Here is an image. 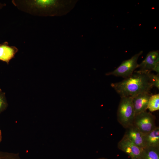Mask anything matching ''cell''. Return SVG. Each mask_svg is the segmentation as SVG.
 Returning <instances> with one entry per match:
<instances>
[{
  "instance_id": "cell-6",
  "label": "cell",
  "mask_w": 159,
  "mask_h": 159,
  "mask_svg": "<svg viewBox=\"0 0 159 159\" xmlns=\"http://www.w3.org/2000/svg\"><path fill=\"white\" fill-rule=\"evenodd\" d=\"M117 147L127 154L131 159H142L144 149L137 146L124 135L118 143Z\"/></svg>"
},
{
  "instance_id": "cell-1",
  "label": "cell",
  "mask_w": 159,
  "mask_h": 159,
  "mask_svg": "<svg viewBox=\"0 0 159 159\" xmlns=\"http://www.w3.org/2000/svg\"><path fill=\"white\" fill-rule=\"evenodd\" d=\"M77 0H32L12 1L21 11L34 16H61L66 15L75 6Z\"/></svg>"
},
{
  "instance_id": "cell-5",
  "label": "cell",
  "mask_w": 159,
  "mask_h": 159,
  "mask_svg": "<svg viewBox=\"0 0 159 159\" xmlns=\"http://www.w3.org/2000/svg\"><path fill=\"white\" fill-rule=\"evenodd\" d=\"M155 119L154 115L146 111L135 115L132 125L142 132L146 134L156 126Z\"/></svg>"
},
{
  "instance_id": "cell-12",
  "label": "cell",
  "mask_w": 159,
  "mask_h": 159,
  "mask_svg": "<svg viewBox=\"0 0 159 159\" xmlns=\"http://www.w3.org/2000/svg\"><path fill=\"white\" fill-rule=\"evenodd\" d=\"M142 159H159V147H148L144 149Z\"/></svg>"
},
{
  "instance_id": "cell-9",
  "label": "cell",
  "mask_w": 159,
  "mask_h": 159,
  "mask_svg": "<svg viewBox=\"0 0 159 159\" xmlns=\"http://www.w3.org/2000/svg\"><path fill=\"white\" fill-rule=\"evenodd\" d=\"M151 95L150 92H143L132 98L135 115L146 111L149 100Z\"/></svg>"
},
{
  "instance_id": "cell-2",
  "label": "cell",
  "mask_w": 159,
  "mask_h": 159,
  "mask_svg": "<svg viewBox=\"0 0 159 159\" xmlns=\"http://www.w3.org/2000/svg\"><path fill=\"white\" fill-rule=\"evenodd\" d=\"M149 72L134 71L130 77L120 82L112 83L111 86L121 98H133L142 93H150L153 86L149 76Z\"/></svg>"
},
{
  "instance_id": "cell-7",
  "label": "cell",
  "mask_w": 159,
  "mask_h": 159,
  "mask_svg": "<svg viewBox=\"0 0 159 159\" xmlns=\"http://www.w3.org/2000/svg\"><path fill=\"white\" fill-rule=\"evenodd\" d=\"M138 71L142 72L155 71L159 73V52L158 50L150 52L145 59L139 64Z\"/></svg>"
},
{
  "instance_id": "cell-19",
  "label": "cell",
  "mask_w": 159,
  "mask_h": 159,
  "mask_svg": "<svg viewBox=\"0 0 159 159\" xmlns=\"http://www.w3.org/2000/svg\"><path fill=\"white\" fill-rule=\"evenodd\" d=\"M97 159H107L105 158H100Z\"/></svg>"
},
{
  "instance_id": "cell-18",
  "label": "cell",
  "mask_w": 159,
  "mask_h": 159,
  "mask_svg": "<svg viewBox=\"0 0 159 159\" xmlns=\"http://www.w3.org/2000/svg\"><path fill=\"white\" fill-rule=\"evenodd\" d=\"M2 140V134L1 131L0 130V143L1 142Z\"/></svg>"
},
{
  "instance_id": "cell-17",
  "label": "cell",
  "mask_w": 159,
  "mask_h": 159,
  "mask_svg": "<svg viewBox=\"0 0 159 159\" xmlns=\"http://www.w3.org/2000/svg\"><path fill=\"white\" fill-rule=\"evenodd\" d=\"M6 5L5 3H2L0 2V9L2 8Z\"/></svg>"
},
{
  "instance_id": "cell-15",
  "label": "cell",
  "mask_w": 159,
  "mask_h": 159,
  "mask_svg": "<svg viewBox=\"0 0 159 159\" xmlns=\"http://www.w3.org/2000/svg\"><path fill=\"white\" fill-rule=\"evenodd\" d=\"M0 159H21L18 154L0 151Z\"/></svg>"
},
{
  "instance_id": "cell-13",
  "label": "cell",
  "mask_w": 159,
  "mask_h": 159,
  "mask_svg": "<svg viewBox=\"0 0 159 159\" xmlns=\"http://www.w3.org/2000/svg\"><path fill=\"white\" fill-rule=\"evenodd\" d=\"M148 109L150 112L159 110V94L152 95L150 97L148 106Z\"/></svg>"
},
{
  "instance_id": "cell-8",
  "label": "cell",
  "mask_w": 159,
  "mask_h": 159,
  "mask_svg": "<svg viewBox=\"0 0 159 159\" xmlns=\"http://www.w3.org/2000/svg\"><path fill=\"white\" fill-rule=\"evenodd\" d=\"M124 135L139 148L144 149L147 147L145 134L140 131L133 125L126 129Z\"/></svg>"
},
{
  "instance_id": "cell-10",
  "label": "cell",
  "mask_w": 159,
  "mask_h": 159,
  "mask_svg": "<svg viewBox=\"0 0 159 159\" xmlns=\"http://www.w3.org/2000/svg\"><path fill=\"white\" fill-rule=\"evenodd\" d=\"M18 51V49L14 46H10L7 42L0 44V60L9 64V61L14 57Z\"/></svg>"
},
{
  "instance_id": "cell-16",
  "label": "cell",
  "mask_w": 159,
  "mask_h": 159,
  "mask_svg": "<svg viewBox=\"0 0 159 159\" xmlns=\"http://www.w3.org/2000/svg\"><path fill=\"white\" fill-rule=\"evenodd\" d=\"M149 76L154 87L157 88L158 89H159V74L157 73L155 74L149 72Z\"/></svg>"
},
{
  "instance_id": "cell-11",
  "label": "cell",
  "mask_w": 159,
  "mask_h": 159,
  "mask_svg": "<svg viewBox=\"0 0 159 159\" xmlns=\"http://www.w3.org/2000/svg\"><path fill=\"white\" fill-rule=\"evenodd\" d=\"M147 147H159V127L156 126L153 130L145 134Z\"/></svg>"
},
{
  "instance_id": "cell-3",
  "label": "cell",
  "mask_w": 159,
  "mask_h": 159,
  "mask_svg": "<svg viewBox=\"0 0 159 159\" xmlns=\"http://www.w3.org/2000/svg\"><path fill=\"white\" fill-rule=\"evenodd\" d=\"M135 115L132 98L130 97L121 98L117 112L118 122L123 127L127 129L132 125Z\"/></svg>"
},
{
  "instance_id": "cell-4",
  "label": "cell",
  "mask_w": 159,
  "mask_h": 159,
  "mask_svg": "<svg viewBox=\"0 0 159 159\" xmlns=\"http://www.w3.org/2000/svg\"><path fill=\"white\" fill-rule=\"evenodd\" d=\"M143 53V51H141L130 59L124 61L115 69L107 73L106 75L122 77L125 79L130 77L138 68L139 64L137 63L138 60Z\"/></svg>"
},
{
  "instance_id": "cell-14",
  "label": "cell",
  "mask_w": 159,
  "mask_h": 159,
  "mask_svg": "<svg viewBox=\"0 0 159 159\" xmlns=\"http://www.w3.org/2000/svg\"><path fill=\"white\" fill-rule=\"evenodd\" d=\"M8 106L5 93L0 89V114L5 110Z\"/></svg>"
}]
</instances>
